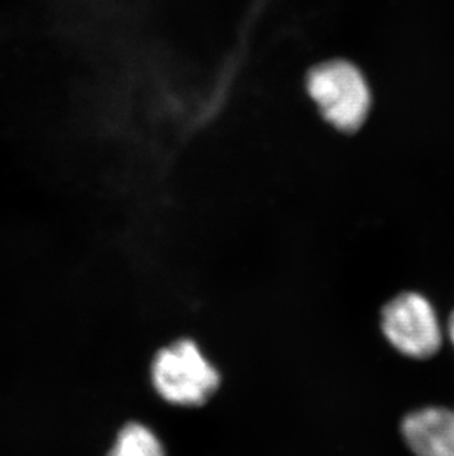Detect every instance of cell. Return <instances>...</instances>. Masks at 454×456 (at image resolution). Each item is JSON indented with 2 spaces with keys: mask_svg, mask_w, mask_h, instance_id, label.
<instances>
[{
  "mask_svg": "<svg viewBox=\"0 0 454 456\" xmlns=\"http://www.w3.org/2000/svg\"><path fill=\"white\" fill-rule=\"evenodd\" d=\"M108 456H168L163 440L143 422L130 421L117 433Z\"/></svg>",
  "mask_w": 454,
  "mask_h": 456,
  "instance_id": "5",
  "label": "cell"
},
{
  "mask_svg": "<svg viewBox=\"0 0 454 456\" xmlns=\"http://www.w3.org/2000/svg\"><path fill=\"white\" fill-rule=\"evenodd\" d=\"M307 91L325 120L344 134H354L368 118L370 89L361 69L348 61L314 67L307 78Z\"/></svg>",
  "mask_w": 454,
  "mask_h": 456,
  "instance_id": "2",
  "label": "cell"
},
{
  "mask_svg": "<svg viewBox=\"0 0 454 456\" xmlns=\"http://www.w3.org/2000/svg\"><path fill=\"white\" fill-rule=\"evenodd\" d=\"M401 435L416 456H454V409L413 411L401 422Z\"/></svg>",
  "mask_w": 454,
  "mask_h": 456,
  "instance_id": "4",
  "label": "cell"
},
{
  "mask_svg": "<svg viewBox=\"0 0 454 456\" xmlns=\"http://www.w3.org/2000/svg\"><path fill=\"white\" fill-rule=\"evenodd\" d=\"M150 384L168 405L198 408L215 397L222 384L217 366L192 338H179L154 354Z\"/></svg>",
  "mask_w": 454,
  "mask_h": 456,
  "instance_id": "1",
  "label": "cell"
},
{
  "mask_svg": "<svg viewBox=\"0 0 454 456\" xmlns=\"http://www.w3.org/2000/svg\"><path fill=\"white\" fill-rule=\"evenodd\" d=\"M449 336H450L454 345V310L453 314H450V319H449Z\"/></svg>",
  "mask_w": 454,
  "mask_h": 456,
  "instance_id": "6",
  "label": "cell"
},
{
  "mask_svg": "<svg viewBox=\"0 0 454 456\" xmlns=\"http://www.w3.org/2000/svg\"><path fill=\"white\" fill-rule=\"evenodd\" d=\"M381 328L397 352L425 361L442 349V331L437 312L422 294L406 291L382 307Z\"/></svg>",
  "mask_w": 454,
  "mask_h": 456,
  "instance_id": "3",
  "label": "cell"
}]
</instances>
